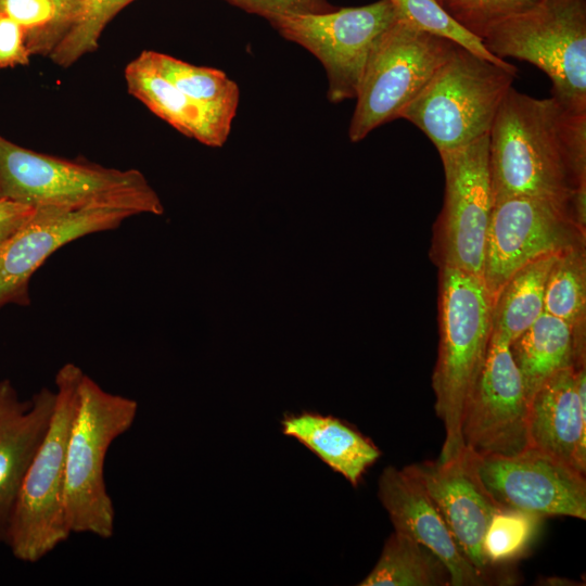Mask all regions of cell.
<instances>
[{
  "label": "cell",
  "mask_w": 586,
  "mask_h": 586,
  "mask_svg": "<svg viewBox=\"0 0 586 586\" xmlns=\"http://www.w3.org/2000/svg\"><path fill=\"white\" fill-rule=\"evenodd\" d=\"M494 202L538 196L573 202L586 191V113L510 87L489 130Z\"/></svg>",
  "instance_id": "cell-1"
},
{
  "label": "cell",
  "mask_w": 586,
  "mask_h": 586,
  "mask_svg": "<svg viewBox=\"0 0 586 586\" xmlns=\"http://www.w3.org/2000/svg\"><path fill=\"white\" fill-rule=\"evenodd\" d=\"M0 194L33 206L115 208L162 215L160 196L138 169H116L23 148L0 136Z\"/></svg>",
  "instance_id": "cell-2"
},
{
  "label": "cell",
  "mask_w": 586,
  "mask_h": 586,
  "mask_svg": "<svg viewBox=\"0 0 586 586\" xmlns=\"http://www.w3.org/2000/svg\"><path fill=\"white\" fill-rule=\"evenodd\" d=\"M493 302L482 276L441 267L440 348L432 379L435 411L445 429L440 461L466 448L462 416L487 356Z\"/></svg>",
  "instance_id": "cell-3"
},
{
  "label": "cell",
  "mask_w": 586,
  "mask_h": 586,
  "mask_svg": "<svg viewBox=\"0 0 586 586\" xmlns=\"http://www.w3.org/2000/svg\"><path fill=\"white\" fill-rule=\"evenodd\" d=\"M137 411L135 399L106 392L84 373L65 461L64 508L71 533L112 537L115 510L104 482V461Z\"/></svg>",
  "instance_id": "cell-4"
},
{
  "label": "cell",
  "mask_w": 586,
  "mask_h": 586,
  "mask_svg": "<svg viewBox=\"0 0 586 586\" xmlns=\"http://www.w3.org/2000/svg\"><path fill=\"white\" fill-rule=\"evenodd\" d=\"M456 44L422 90L399 112L417 126L438 153L488 133L498 107L517 76Z\"/></svg>",
  "instance_id": "cell-5"
},
{
  "label": "cell",
  "mask_w": 586,
  "mask_h": 586,
  "mask_svg": "<svg viewBox=\"0 0 586 586\" xmlns=\"http://www.w3.org/2000/svg\"><path fill=\"white\" fill-rule=\"evenodd\" d=\"M82 375L72 362L55 374L50 425L26 471L4 543L24 562H38L72 534L64 508L65 461Z\"/></svg>",
  "instance_id": "cell-6"
},
{
  "label": "cell",
  "mask_w": 586,
  "mask_h": 586,
  "mask_svg": "<svg viewBox=\"0 0 586 586\" xmlns=\"http://www.w3.org/2000/svg\"><path fill=\"white\" fill-rule=\"evenodd\" d=\"M495 56L540 68L552 97L570 111L586 113V2L538 0L489 27L481 37Z\"/></svg>",
  "instance_id": "cell-7"
},
{
  "label": "cell",
  "mask_w": 586,
  "mask_h": 586,
  "mask_svg": "<svg viewBox=\"0 0 586 586\" xmlns=\"http://www.w3.org/2000/svg\"><path fill=\"white\" fill-rule=\"evenodd\" d=\"M455 46L397 18L380 35L368 56L348 128L351 141L358 142L398 118Z\"/></svg>",
  "instance_id": "cell-8"
},
{
  "label": "cell",
  "mask_w": 586,
  "mask_h": 586,
  "mask_svg": "<svg viewBox=\"0 0 586 586\" xmlns=\"http://www.w3.org/2000/svg\"><path fill=\"white\" fill-rule=\"evenodd\" d=\"M585 214L573 202L510 196L494 202L483 279L496 296L509 277L545 254L584 244Z\"/></svg>",
  "instance_id": "cell-9"
},
{
  "label": "cell",
  "mask_w": 586,
  "mask_h": 586,
  "mask_svg": "<svg viewBox=\"0 0 586 586\" xmlns=\"http://www.w3.org/2000/svg\"><path fill=\"white\" fill-rule=\"evenodd\" d=\"M440 155L445 174V198L435 229L434 256L441 267L483 277L494 206L489 132Z\"/></svg>",
  "instance_id": "cell-10"
},
{
  "label": "cell",
  "mask_w": 586,
  "mask_h": 586,
  "mask_svg": "<svg viewBox=\"0 0 586 586\" xmlns=\"http://www.w3.org/2000/svg\"><path fill=\"white\" fill-rule=\"evenodd\" d=\"M396 20L392 3L378 0L361 7L279 16L268 22L283 38L304 47L321 62L328 78V100L340 103L355 99L373 44Z\"/></svg>",
  "instance_id": "cell-11"
},
{
  "label": "cell",
  "mask_w": 586,
  "mask_h": 586,
  "mask_svg": "<svg viewBox=\"0 0 586 586\" xmlns=\"http://www.w3.org/2000/svg\"><path fill=\"white\" fill-rule=\"evenodd\" d=\"M509 343L492 331L484 366L463 410L464 447L479 455L511 456L531 446L530 400Z\"/></svg>",
  "instance_id": "cell-12"
},
{
  "label": "cell",
  "mask_w": 586,
  "mask_h": 586,
  "mask_svg": "<svg viewBox=\"0 0 586 586\" xmlns=\"http://www.w3.org/2000/svg\"><path fill=\"white\" fill-rule=\"evenodd\" d=\"M469 451L481 484L499 506L586 519L585 475L569 464L533 446L511 456Z\"/></svg>",
  "instance_id": "cell-13"
},
{
  "label": "cell",
  "mask_w": 586,
  "mask_h": 586,
  "mask_svg": "<svg viewBox=\"0 0 586 586\" xmlns=\"http://www.w3.org/2000/svg\"><path fill=\"white\" fill-rule=\"evenodd\" d=\"M133 215L115 208L35 207L28 220L0 246V308L29 304V280L48 257L81 237L117 228Z\"/></svg>",
  "instance_id": "cell-14"
},
{
  "label": "cell",
  "mask_w": 586,
  "mask_h": 586,
  "mask_svg": "<svg viewBox=\"0 0 586 586\" xmlns=\"http://www.w3.org/2000/svg\"><path fill=\"white\" fill-rule=\"evenodd\" d=\"M425 489L462 553L482 572L488 564L483 539L501 508L481 484L468 448L447 461H423L404 468Z\"/></svg>",
  "instance_id": "cell-15"
},
{
  "label": "cell",
  "mask_w": 586,
  "mask_h": 586,
  "mask_svg": "<svg viewBox=\"0 0 586 586\" xmlns=\"http://www.w3.org/2000/svg\"><path fill=\"white\" fill-rule=\"evenodd\" d=\"M379 496L396 532L431 550L446 566L451 586H476L486 582L462 553L449 528L422 485L404 469L386 468Z\"/></svg>",
  "instance_id": "cell-16"
},
{
  "label": "cell",
  "mask_w": 586,
  "mask_h": 586,
  "mask_svg": "<svg viewBox=\"0 0 586 586\" xmlns=\"http://www.w3.org/2000/svg\"><path fill=\"white\" fill-rule=\"evenodd\" d=\"M585 365L550 377L530 400L531 446L586 472Z\"/></svg>",
  "instance_id": "cell-17"
},
{
  "label": "cell",
  "mask_w": 586,
  "mask_h": 586,
  "mask_svg": "<svg viewBox=\"0 0 586 586\" xmlns=\"http://www.w3.org/2000/svg\"><path fill=\"white\" fill-rule=\"evenodd\" d=\"M43 387L22 400L9 380L0 381V542L5 543L26 471L40 446L55 406Z\"/></svg>",
  "instance_id": "cell-18"
},
{
  "label": "cell",
  "mask_w": 586,
  "mask_h": 586,
  "mask_svg": "<svg viewBox=\"0 0 586 586\" xmlns=\"http://www.w3.org/2000/svg\"><path fill=\"white\" fill-rule=\"evenodd\" d=\"M124 77L128 93L182 135L208 146L226 142L231 127L191 100L140 55L126 65Z\"/></svg>",
  "instance_id": "cell-19"
},
{
  "label": "cell",
  "mask_w": 586,
  "mask_h": 586,
  "mask_svg": "<svg viewBox=\"0 0 586 586\" xmlns=\"http://www.w3.org/2000/svg\"><path fill=\"white\" fill-rule=\"evenodd\" d=\"M509 348L528 400L557 372L585 365L584 329L547 313L512 340Z\"/></svg>",
  "instance_id": "cell-20"
},
{
  "label": "cell",
  "mask_w": 586,
  "mask_h": 586,
  "mask_svg": "<svg viewBox=\"0 0 586 586\" xmlns=\"http://www.w3.org/2000/svg\"><path fill=\"white\" fill-rule=\"evenodd\" d=\"M283 431L306 445L353 485L380 456L371 442L334 418L315 415L289 418L283 422Z\"/></svg>",
  "instance_id": "cell-21"
},
{
  "label": "cell",
  "mask_w": 586,
  "mask_h": 586,
  "mask_svg": "<svg viewBox=\"0 0 586 586\" xmlns=\"http://www.w3.org/2000/svg\"><path fill=\"white\" fill-rule=\"evenodd\" d=\"M559 252L545 254L523 265L509 277L494 297L493 330L501 333L509 342L544 313L546 281Z\"/></svg>",
  "instance_id": "cell-22"
},
{
  "label": "cell",
  "mask_w": 586,
  "mask_h": 586,
  "mask_svg": "<svg viewBox=\"0 0 586 586\" xmlns=\"http://www.w3.org/2000/svg\"><path fill=\"white\" fill-rule=\"evenodd\" d=\"M139 55L191 100L231 127L239 104L240 90L224 72L196 66L152 50H144Z\"/></svg>",
  "instance_id": "cell-23"
},
{
  "label": "cell",
  "mask_w": 586,
  "mask_h": 586,
  "mask_svg": "<svg viewBox=\"0 0 586 586\" xmlns=\"http://www.w3.org/2000/svg\"><path fill=\"white\" fill-rule=\"evenodd\" d=\"M449 582L446 566L431 550L395 531L374 569L359 585L438 586Z\"/></svg>",
  "instance_id": "cell-24"
},
{
  "label": "cell",
  "mask_w": 586,
  "mask_h": 586,
  "mask_svg": "<svg viewBox=\"0 0 586 586\" xmlns=\"http://www.w3.org/2000/svg\"><path fill=\"white\" fill-rule=\"evenodd\" d=\"M584 244L560 251L547 277L544 313L584 329L586 313Z\"/></svg>",
  "instance_id": "cell-25"
},
{
  "label": "cell",
  "mask_w": 586,
  "mask_h": 586,
  "mask_svg": "<svg viewBox=\"0 0 586 586\" xmlns=\"http://www.w3.org/2000/svg\"><path fill=\"white\" fill-rule=\"evenodd\" d=\"M133 0H79L71 27L49 54L60 67H69L99 48L101 35L111 20Z\"/></svg>",
  "instance_id": "cell-26"
},
{
  "label": "cell",
  "mask_w": 586,
  "mask_h": 586,
  "mask_svg": "<svg viewBox=\"0 0 586 586\" xmlns=\"http://www.w3.org/2000/svg\"><path fill=\"white\" fill-rule=\"evenodd\" d=\"M397 18L429 34L446 38L458 46L494 63L508 66L509 62L492 54L482 39L458 24L437 0H388Z\"/></svg>",
  "instance_id": "cell-27"
},
{
  "label": "cell",
  "mask_w": 586,
  "mask_h": 586,
  "mask_svg": "<svg viewBox=\"0 0 586 586\" xmlns=\"http://www.w3.org/2000/svg\"><path fill=\"white\" fill-rule=\"evenodd\" d=\"M542 518L519 509L499 508L483 539V555L488 566L519 558L534 539Z\"/></svg>",
  "instance_id": "cell-28"
},
{
  "label": "cell",
  "mask_w": 586,
  "mask_h": 586,
  "mask_svg": "<svg viewBox=\"0 0 586 586\" xmlns=\"http://www.w3.org/2000/svg\"><path fill=\"white\" fill-rule=\"evenodd\" d=\"M0 13L25 30L31 55L49 56L56 44L58 10L53 0H0Z\"/></svg>",
  "instance_id": "cell-29"
},
{
  "label": "cell",
  "mask_w": 586,
  "mask_h": 586,
  "mask_svg": "<svg viewBox=\"0 0 586 586\" xmlns=\"http://www.w3.org/2000/svg\"><path fill=\"white\" fill-rule=\"evenodd\" d=\"M538 0H442L445 11L477 37L498 22L520 13Z\"/></svg>",
  "instance_id": "cell-30"
},
{
  "label": "cell",
  "mask_w": 586,
  "mask_h": 586,
  "mask_svg": "<svg viewBox=\"0 0 586 586\" xmlns=\"http://www.w3.org/2000/svg\"><path fill=\"white\" fill-rule=\"evenodd\" d=\"M229 3L266 20L279 16L320 14L334 8L328 0H226Z\"/></svg>",
  "instance_id": "cell-31"
},
{
  "label": "cell",
  "mask_w": 586,
  "mask_h": 586,
  "mask_svg": "<svg viewBox=\"0 0 586 586\" xmlns=\"http://www.w3.org/2000/svg\"><path fill=\"white\" fill-rule=\"evenodd\" d=\"M31 53L25 30L11 17L0 13V69L26 66Z\"/></svg>",
  "instance_id": "cell-32"
},
{
  "label": "cell",
  "mask_w": 586,
  "mask_h": 586,
  "mask_svg": "<svg viewBox=\"0 0 586 586\" xmlns=\"http://www.w3.org/2000/svg\"><path fill=\"white\" fill-rule=\"evenodd\" d=\"M35 207L0 198V246L31 216Z\"/></svg>",
  "instance_id": "cell-33"
},
{
  "label": "cell",
  "mask_w": 586,
  "mask_h": 586,
  "mask_svg": "<svg viewBox=\"0 0 586 586\" xmlns=\"http://www.w3.org/2000/svg\"><path fill=\"white\" fill-rule=\"evenodd\" d=\"M58 10L56 44L66 34L74 22L79 7V0H53ZM55 44V46H56ZM54 49V48H53Z\"/></svg>",
  "instance_id": "cell-34"
},
{
  "label": "cell",
  "mask_w": 586,
  "mask_h": 586,
  "mask_svg": "<svg viewBox=\"0 0 586 586\" xmlns=\"http://www.w3.org/2000/svg\"><path fill=\"white\" fill-rule=\"evenodd\" d=\"M438 2H441L442 0H437Z\"/></svg>",
  "instance_id": "cell-35"
},
{
  "label": "cell",
  "mask_w": 586,
  "mask_h": 586,
  "mask_svg": "<svg viewBox=\"0 0 586 586\" xmlns=\"http://www.w3.org/2000/svg\"><path fill=\"white\" fill-rule=\"evenodd\" d=\"M0 198H1V194H0Z\"/></svg>",
  "instance_id": "cell-36"
}]
</instances>
